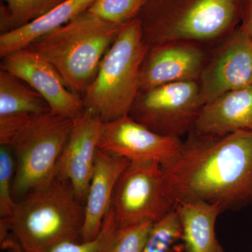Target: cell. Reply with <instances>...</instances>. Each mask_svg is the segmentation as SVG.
<instances>
[{"label":"cell","instance_id":"cell-1","mask_svg":"<svg viewBox=\"0 0 252 252\" xmlns=\"http://www.w3.org/2000/svg\"><path fill=\"white\" fill-rule=\"evenodd\" d=\"M162 167L176 205L203 201L225 211L252 204V130L220 136L191 131L175 161Z\"/></svg>","mask_w":252,"mask_h":252},{"label":"cell","instance_id":"cell-2","mask_svg":"<svg viewBox=\"0 0 252 252\" xmlns=\"http://www.w3.org/2000/svg\"><path fill=\"white\" fill-rule=\"evenodd\" d=\"M23 252H50L64 242H81L84 204L65 179L56 176L15 204L1 218Z\"/></svg>","mask_w":252,"mask_h":252},{"label":"cell","instance_id":"cell-3","mask_svg":"<svg viewBox=\"0 0 252 252\" xmlns=\"http://www.w3.org/2000/svg\"><path fill=\"white\" fill-rule=\"evenodd\" d=\"M248 0H146L137 19L149 48L173 41L210 42L240 26Z\"/></svg>","mask_w":252,"mask_h":252},{"label":"cell","instance_id":"cell-4","mask_svg":"<svg viewBox=\"0 0 252 252\" xmlns=\"http://www.w3.org/2000/svg\"><path fill=\"white\" fill-rule=\"evenodd\" d=\"M122 26L86 11L27 48L49 61L67 87L81 96L94 80L104 55Z\"/></svg>","mask_w":252,"mask_h":252},{"label":"cell","instance_id":"cell-5","mask_svg":"<svg viewBox=\"0 0 252 252\" xmlns=\"http://www.w3.org/2000/svg\"><path fill=\"white\" fill-rule=\"evenodd\" d=\"M148 50L139 20L124 25L81 95L86 110L103 123L128 115L140 91L141 66Z\"/></svg>","mask_w":252,"mask_h":252},{"label":"cell","instance_id":"cell-6","mask_svg":"<svg viewBox=\"0 0 252 252\" xmlns=\"http://www.w3.org/2000/svg\"><path fill=\"white\" fill-rule=\"evenodd\" d=\"M73 123V119L48 112L32 118L11 137L6 145L12 149L16 160L15 201L56 177Z\"/></svg>","mask_w":252,"mask_h":252},{"label":"cell","instance_id":"cell-7","mask_svg":"<svg viewBox=\"0 0 252 252\" xmlns=\"http://www.w3.org/2000/svg\"><path fill=\"white\" fill-rule=\"evenodd\" d=\"M163 167L154 160L130 161L118 181L112 208L120 228L155 223L175 210Z\"/></svg>","mask_w":252,"mask_h":252},{"label":"cell","instance_id":"cell-8","mask_svg":"<svg viewBox=\"0 0 252 252\" xmlns=\"http://www.w3.org/2000/svg\"><path fill=\"white\" fill-rule=\"evenodd\" d=\"M204 103L198 81L139 91L128 116L160 135L181 138L193 130Z\"/></svg>","mask_w":252,"mask_h":252},{"label":"cell","instance_id":"cell-9","mask_svg":"<svg viewBox=\"0 0 252 252\" xmlns=\"http://www.w3.org/2000/svg\"><path fill=\"white\" fill-rule=\"evenodd\" d=\"M198 84L204 105L225 93L252 86V38L240 25L207 59Z\"/></svg>","mask_w":252,"mask_h":252},{"label":"cell","instance_id":"cell-10","mask_svg":"<svg viewBox=\"0 0 252 252\" xmlns=\"http://www.w3.org/2000/svg\"><path fill=\"white\" fill-rule=\"evenodd\" d=\"M1 69L40 94L55 115L74 120L85 110L81 96L72 92L56 68L36 51L26 48L6 55L2 58Z\"/></svg>","mask_w":252,"mask_h":252},{"label":"cell","instance_id":"cell-11","mask_svg":"<svg viewBox=\"0 0 252 252\" xmlns=\"http://www.w3.org/2000/svg\"><path fill=\"white\" fill-rule=\"evenodd\" d=\"M183 141L158 134L125 116L103 123L99 149L130 161L154 160L167 166L180 155Z\"/></svg>","mask_w":252,"mask_h":252},{"label":"cell","instance_id":"cell-12","mask_svg":"<svg viewBox=\"0 0 252 252\" xmlns=\"http://www.w3.org/2000/svg\"><path fill=\"white\" fill-rule=\"evenodd\" d=\"M207 61L200 44L173 41L149 48L140 72V91L157 86L198 81Z\"/></svg>","mask_w":252,"mask_h":252},{"label":"cell","instance_id":"cell-13","mask_svg":"<svg viewBox=\"0 0 252 252\" xmlns=\"http://www.w3.org/2000/svg\"><path fill=\"white\" fill-rule=\"evenodd\" d=\"M103 122L84 110L74 123L57 166L56 176L72 185L81 203L85 204Z\"/></svg>","mask_w":252,"mask_h":252},{"label":"cell","instance_id":"cell-14","mask_svg":"<svg viewBox=\"0 0 252 252\" xmlns=\"http://www.w3.org/2000/svg\"><path fill=\"white\" fill-rule=\"evenodd\" d=\"M126 158L99 149L84 204L81 242L94 240L112 207L114 190L121 175L130 163Z\"/></svg>","mask_w":252,"mask_h":252},{"label":"cell","instance_id":"cell-15","mask_svg":"<svg viewBox=\"0 0 252 252\" xmlns=\"http://www.w3.org/2000/svg\"><path fill=\"white\" fill-rule=\"evenodd\" d=\"M51 112L40 94L14 74L0 71V144L32 118Z\"/></svg>","mask_w":252,"mask_h":252},{"label":"cell","instance_id":"cell-16","mask_svg":"<svg viewBox=\"0 0 252 252\" xmlns=\"http://www.w3.org/2000/svg\"><path fill=\"white\" fill-rule=\"evenodd\" d=\"M241 130H252V86L225 93L205 104L192 131L220 136Z\"/></svg>","mask_w":252,"mask_h":252},{"label":"cell","instance_id":"cell-17","mask_svg":"<svg viewBox=\"0 0 252 252\" xmlns=\"http://www.w3.org/2000/svg\"><path fill=\"white\" fill-rule=\"evenodd\" d=\"M180 217L185 252H224L215 234V223L223 211L217 204L203 201L180 202Z\"/></svg>","mask_w":252,"mask_h":252},{"label":"cell","instance_id":"cell-18","mask_svg":"<svg viewBox=\"0 0 252 252\" xmlns=\"http://www.w3.org/2000/svg\"><path fill=\"white\" fill-rule=\"evenodd\" d=\"M94 0H64L47 14L0 35V56L26 49L36 39L62 27L87 11Z\"/></svg>","mask_w":252,"mask_h":252},{"label":"cell","instance_id":"cell-19","mask_svg":"<svg viewBox=\"0 0 252 252\" xmlns=\"http://www.w3.org/2000/svg\"><path fill=\"white\" fill-rule=\"evenodd\" d=\"M1 34L41 18L64 0H1Z\"/></svg>","mask_w":252,"mask_h":252},{"label":"cell","instance_id":"cell-20","mask_svg":"<svg viewBox=\"0 0 252 252\" xmlns=\"http://www.w3.org/2000/svg\"><path fill=\"white\" fill-rule=\"evenodd\" d=\"M118 224L112 207L107 214L99 234L88 242H64L55 247L50 252H110L119 235Z\"/></svg>","mask_w":252,"mask_h":252},{"label":"cell","instance_id":"cell-21","mask_svg":"<svg viewBox=\"0 0 252 252\" xmlns=\"http://www.w3.org/2000/svg\"><path fill=\"white\" fill-rule=\"evenodd\" d=\"M146 0H94L88 12L107 22L124 26L137 19Z\"/></svg>","mask_w":252,"mask_h":252},{"label":"cell","instance_id":"cell-22","mask_svg":"<svg viewBox=\"0 0 252 252\" xmlns=\"http://www.w3.org/2000/svg\"><path fill=\"white\" fill-rule=\"evenodd\" d=\"M182 237L180 217L175 209L154 223L142 252H168Z\"/></svg>","mask_w":252,"mask_h":252},{"label":"cell","instance_id":"cell-23","mask_svg":"<svg viewBox=\"0 0 252 252\" xmlns=\"http://www.w3.org/2000/svg\"><path fill=\"white\" fill-rule=\"evenodd\" d=\"M16 160L9 146L0 144V216L8 218L14 210L15 201L13 187Z\"/></svg>","mask_w":252,"mask_h":252},{"label":"cell","instance_id":"cell-24","mask_svg":"<svg viewBox=\"0 0 252 252\" xmlns=\"http://www.w3.org/2000/svg\"><path fill=\"white\" fill-rule=\"evenodd\" d=\"M153 224L145 221L122 227L110 252H142Z\"/></svg>","mask_w":252,"mask_h":252},{"label":"cell","instance_id":"cell-25","mask_svg":"<svg viewBox=\"0 0 252 252\" xmlns=\"http://www.w3.org/2000/svg\"><path fill=\"white\" fill-rule=\"evenodd\" d=\"M0 235H1V249L4 252H23L13 235L6 228V225L0 224Z\"/></svg>","mask_w":252,"mask_h":252},{"label":"cell","instance_id":"cell-26","mask_svg":"<svg viewBox=\"0 0 252 252\" xmlns=\"http://www.w3.org/2000/svg\"><path fill=\"white\" fill-rule=\"evenodd\" d=\"M240 26L246 31L252 38V0H248L245 14Z\"/></svg>","mask_w":252,"mask_h":252}]
</instances>
